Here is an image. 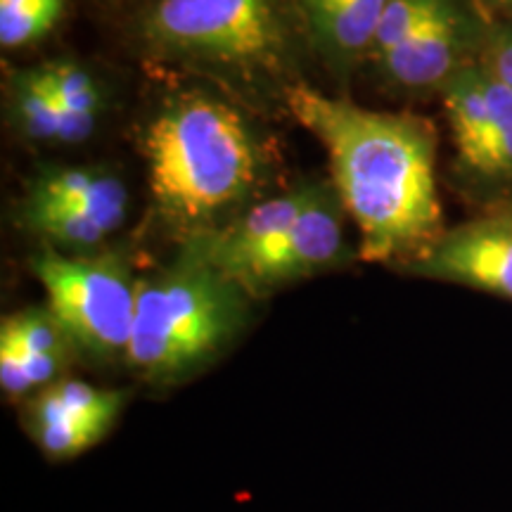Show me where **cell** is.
<instances>
[{"label": "cell", "mask_w": 512, "mask_h": 512, "mask_svg": "<svg viewBox=\"0 0 512 512\" xmlns=\"http://www.w3.org/2000/svg\"><path fill=\"white\" fill-rule=\"evenodd\" d=\"M287 112L328 152L332 183L358 228L363 261L411 264L444 235L430 121L368 110L309 83L290 95Z\"/></svg>", "instance_id": "1"}, {"label": "cell", "mask_w": 512, "mask_h": 512, "mask_svg": "<svg viewBox=\"0 0 512 512\" xmlns=\"http://www.w3.org/2000/svg\"><path fill=\"white\" fill-rule=\"evenodd\" d=\"M98 3H105V5H110V8H114V5H117L119 0H98Z\"/></svg>", "instance_id": "25"}, {"label": "cell", "mask_w": 512, "mask_h": 512, "mask_svg": "<svg viewBox=\"0 0 512 512\" xmlns=\"http://www.w3.org/2000/svg\"><path fill=\"white\" fill-rule=\"evenodd\" d=\"M247 290L185 252L176 266L138 278L126 358L150 380H176L219 354L245 318Z\"/></svg>", "instance_id": "4"}, {"label": "cell", "mask_w": 512, "mask_h": 512, "mask_svg": "<svg viewBox=\"0 0 512 512\" xmlns=\"http://www.w3.org/2000/svg\"><path fill=\"white\" fill-rule=\"evenodd\" d=\"M0 342H8L22 351H31V354L67 356L72 339L57 323L50 309H27L3 320Z\"/></svg>", "instance_id": "19"}, {"label": "cell", "mask_w": 512, "mask_h": 512, "mask_svg": "<svg viewBox=\"0 0 512 512\" xmlns=\"http://www.w3.org/2000/svg\"><path fill=\"white\" fill-rule=\"evenodd\" d=\"M8 119L17 133L34 143L72 145L91 138L95 119L64 112L38 67L15 69L5 79Z\"/></svg>", "instance_id": "11"}, {"label": "cell", "mask_w": 512, "mask_h": 512, "mask_svg": "<svg viewBox=\"0 0 512 512\" xmlns=\"http://www.w3.org/2000/svg\"><path fill=\"white\" fill-rule=\"evenodd\" d=\"M22 223L53 249H91L114 233L79 202H22Z\"/></svg>", "instance_id": "13"}, {"label": "cell", "mask_w": 512, "mask_h": 512, "mask_svg": "<svg viewBox=\"0 0 512 512\" xmlns=\"http://www.w3.org/2000/svg\"><path fill=\"white\" fill-rule=\"evenodd\" d=\"M479 62L498 81H503L505 86L512 88V22L498 24V27L489 29Z\"/></svg>", "instance_id": "21"}, {"label": "cell", "mask_w": 512, "mask_h": 512, "mask_svg": "<svg viewBox=\"0 0 512 512\" xmlns=\"http://www.w3.org/2000/svg\"><path fill=\"white\" fill-rule=\"evenodd\" d=\"M0 384H3V392L10 396H22L29 389H34L22 356L15 349L3 347V344H0Z\"/></svg>", "instance_id": "22"}, {"label": "cell", "mask_w": 512, "mask_h": 512, "mask_svg": "<svg viewBox=\"0 0 512 512\" xmlns=\"http://www.w3.org/2000/svg\"><path fill=\"white\" fill-rule=\"evenodd\" d=\"M486 36L489 29L467 8L465 0H456L451 8L408 36L399 48L370 64L389 91L439 93L458 69L479 62Z\"/></svg>", "instance_id": "6"}, {"label": "cell", "mask_w": 512, "mask_h": 512, "mask_svg": "<svg viewBox=\"0 0 512 512\" xmlns=\"http://www.w3.org/2000/svg\"><path fill=\"white\" fill-rule=\"evenodd\" d=\"M43 81L50 93L64 107V112L81 114V117L98 119L102 107V93L98 81L86 67L74 60H50L38 64Z\"/></svg>", "instance_id": "18"}, {"label": "cell", "mask_w": 512, "mask_h": 512, "mask_svg": "<svg viewBox=\"0 0 512 512\" xmlns=\"http://www.w3.org/2000/svg\"><path fill=\"white\" fill-rule=\"evenodd\" d=\"M254 119L207 83L169 91L147 119L140 152L152 204L185 245L233 223L264 185L271 159Z\"/></svg>", "instance_id": "3"}, {"label": "cell", "mask_w": 512, "mask_h": 512, "mask_svg": "<svg viewBox=\"0 0 512 512\" xmlns=\"http://www.w3.org/2000/svg\"><path fill=\"white\" fill-rule=\"evenodd\" d=\"M453 3L456 0H389L380 24H377L368 64L399 48L408 36L425 27L430 19L441 15L446 8H451Z\"/></svg>", "instance_id": "16"}, {"label": "cell", "mask_w": 512, "mask_h": 512, "mask_svg": "<svg viewBox=\"0 0 512 512\" xmlns=\"http://www.w3.org/2000/svg\"><path fill=\"white\" fill-rule=\"evenodd\" d=\"M31 3V0H0V10L5 8H22V5Z\"/></svg>", "instance_id": "24"}, {"label": "cell", "mask_w": 512, "mask_h": 512, "mask_svg": "<svg viewBox=\"0 0 512 512\" xmlns=\"http://www.w3.org/2000/svg\"><path fill=\"white\" fill-rule=\"evenodd\" d=\"M67 0H31L22 8L0 10V43L22 48L48 36L64 17Z\"/></svg>", "instance_id": "20"}, {"label": "cell", "mask_w": 512, "mask_h": 512, "mask_svg": "<svg viewBox=\"0 0 512 512\" xmlns=\"http://www.w3.org/2000/svg\"><path fill=\"white\" fill-rule=\"evenodd\" d=\"M48 309L69 339L98 358L124 354L136 318L138 278L117 254H62L43 249L31 259Z\"/></svg>", "instance_id": "5"}, {"label": "cell", "mask_w": 512, "mask_h": 512, "mask_svg": "<svg viewBox=\"0 0 512 512\" xmlns=\"http://www.w3.org/2000/svg\"><path fill=\"white\" fill-rule=\"evenodd\" d=\"M491 74V72H489ZM479 183L512 181V88L491 74V121L477 157L465 171Z\"/></svg>", "instance_id": "14"}, {"label": "cell", "mask_w": 512, "mask_h": 512, "mask_svg": "<svg viewBox=\"0 0 512 512\" xmlns=\"http://www.w3.org/2000/svg\"><path fill=\"white\" fill-rule=\"evenodd\" d=\"M482 5H486L491 12H498V15L512 19V0H482Z\"/></svg>", "instance_id": "23"}, {"label": "cell", "mask_w": 512, "mask_h": 512, "mask_svg": "<svg viewBox=\"0 0 512 512\" xmlns=\"http://www.w3.org/2000/svg\"><path fill=\"white\" fill-rule=\"evenodd\" d=\"M48 403H53L60 411L74 415V418L93 422V425L110 430L112 422L117 420L124 403V394L112 392V389H100L93 384L79 380H62L50 384L41 394Z\"/></svg>", "instance_id": "17"}, {"label": "cell", "mask_w": 512, "mask_h": 512, "mask_svg": "<svg viewBox=\"0 0 512 512\" xmlns=\"http://www.w3.org/2000/svg\"><path fill=\"white\" fill-rule=\"evenodd\" d=\"M451 138L456 145L458 171L477 157L491 121V74L482 62L465 64L441 88Z\"/></svg>", "instance_id": "12"}, {"label": "cell", "mask_w": 512, "mask_h": 512, "mask_svg": "<svg viewBox=\"0 0 512 512\" xmlns=\"http://www.w3.org/2000/svg\"><path fill=\"white\" fill-rule=\"evenodd\" d=\"M29 427L38 446L53 458H72L105 437V430L93 422L79 420L60 411L43 396L29 406Z\"/></svg>", "instance_id": "15"}, {"label": "cell", "mask_w": 512, "mask_h": 512, "mask_svg": "<svg viewBox=\"0 0 512 512\" xmlns=\"http://www.w3.org/2000/svg\"><path fill=\"white\" fill-rule=\"evenodd\" d=\"M408 268L512 299V223L479 221L444 233Z\"/></svg>", "instance_id": "8"}, {"label": "cell", "mask_w": 512, "mask_h": 512, "mask_svg": "<svg viewBox=\"0 0 512 512\" xmlns=\"http://www.w3.org/2000/svg\"><path fill=\"white\" fill-rule=\"evenodd\" d=\"M389 0H292L313 62L347 83L368 64Z\"/></svg>", "instance_id": "9"}, {"label": "cell", "mask_w": 512, "mask_h": 512, "mask_svg": "<svg viewBox=\"0 0 512 512\" xmlns=\"http://www.w3.org/2000/svg\"><path fill=\"white\" fill-rule=\"evenodd\" d=\"M342 211L335 185L330 190L318 183L299 219L242 275L240 285L249 294H259L330 268L344 249Z\"/></svg>", "instance_id": "7"}, {"label": "cell", "mask_w": 512, "mask_h": 512, "mask_svg": "<svg viewBox=\"0 0 512 512\" xmlns=\"http://www.w3.org/2000/svg\"><path fill=\"white\" fill-rule=\"evenodd\" d=\"M316 190L318 183H309L299 185L285 195L256 202L219 233L188 242L185 252L207 261L216 271L226 273L228 278L240 283L242 275L299 219Z\"/></svg>", "instance_id": "10"}, {"label": "cell", "mask_w": 512, "mask_h": 512, "mask_svg": "<svg viewBox=\"0 0 512 512\" xmlns=\"http://www.w3.org/2000/svg\"><path fill=\"white\" fill-rule=\"evenodd\" d=\"M114 12L133 55L252 114L287 112L313 62L292 0H119Z\"/></svg>", "instance_id": "2"}]
</instances>
